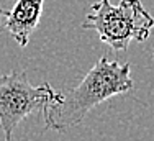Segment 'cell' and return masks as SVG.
I'll return each mask as SVG.
<instances>
[{
	"mask_svg": "<svg viewBox=\"0 0 154 141\" xmlns=\"http://www.w3.org/2000/svg\"><path fill=\"white\" fill-rule=\"evenodd\" d=\"M59 97L48 82L39 87L30 84L25 70H12L0 76V127L5 141H12L13 130L31 112L45 110Z\"/></svg>",
	"mask_w": 154,
	"mask_h": 141,
	"instance_id": "3",
	"label": "cell"
},
{
	"mask_svg": "<svg viewBox=\"0 0 154 141\" xmlns=\"http://www.w3.org/2000/svg\"><path fill=\"white\" fill-rule=\"evenodd\" d=\"M17 0H0V33L3 31V20L8 15V12L12 10V7L15 5Z\"/></svg>",
	"mask_w": 154,
	"mask_h": 141,
	"instance_id": "5",
	"label": "cell"
},
{
	"mask_svg": "<svg viewBox=\"0 0 154 141\" xmlns=\"http://www.w3.org/2000/svg\"><path fill=\"white\" fill-rule=\"evenodd\" d=\"M154 27L152 15L141 0H122L113 5L110 0H100L92 5V12L82 23L84 30H94L112 49L125 51L131 41H144Z\"/></svg>",
	"mask_w": 154,
	"mask_h": 141,
	"instance_id": "2",
	"label": "cell"
},
{
	"mask_svg": "<svg viewBox=\"0 0 154 141\" xmlns=\"http://www.w3.org/2000/svg\"><path fill=\"white\" fill-rule=\"evenodd\" d=\"M133 84L131 66L128 62L120 64L102 56L77 87L67 92H59L56 102L43 110L46 128L66 131L77 127L94 107L131 90Z\"/></svg>",
	"mask_w": 154,
	"mask_h": 141,
	"instance_id": "1",
	"label": "cell"
},
{
	"mask_svg": "<svg viewBox=\"0 0 154 141\" xmlns=\"http://www.w3.org/2000/svg\"><path fill=\"white\" fill-rule=\"evenodd\" d=\"M45 0H17L3 20V30L10 33L21 48H26L30 36L38 27L43 15Z\"/></svg>",
	"mask_w": 154,
	"mask_h": 141,
	"instance_id": "4",
	"label": "cell"
},
{
	"mask_svg": "<svg viewBox=\"0 0 154 141\" xmlns=\"http://www.w3.org/2000/svg\"><path fill=\"white\" fill-rule=\"evenodd\" d=\"M152 54H154V46H152Z\"/></svg>",
	"mask_w": 154,
	"mask_h": 141,
	"instance_id": "6",
	"label": "cell"
}]
</instances>
